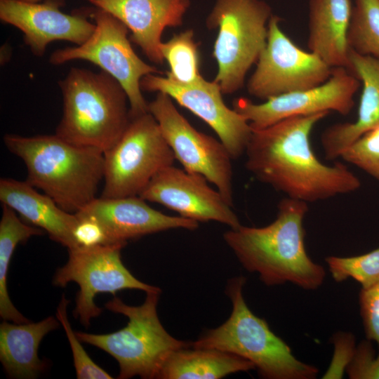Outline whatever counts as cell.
I'll list each match as a JSON object with an SVG mask.
<instances>
[{
  "mask_svg": "<svg viewBox=\"0 0 379 379\" xmlns=\"http://www.w3.org/2000/svg\"><path fill=\"white\" fill-rule=\"evenodd\" d=\"M123 22L131 32L130 40L153 63L162 65L161 36L167 27L183 22L190 0H86Z\"/></svg>",
  "mask_w": 379,
  "mask_h": 379,
  "instance_id": "ac0fdd59",
  "label": "cell"
},
{
  "mask_svg": "<svg viewBox=\"0 0 379 379\" xmlns=\"http://www.w3.org/2000/svg\"><path fill=\"white\" fill-rule=\"evenodd\" d=\"M379 181V127L361 135L340 157Z\"/></svg>",
  "mask_w": 379,
  "mask_h": 379,
  "instance_id": "f1b7e54d",
  "label": "cell"
},
{
  "mask_svg": "<svg viewBox=\"0 0 379 379\" xmlns=\"http://www.w3.org/2000/svg\"><path fill=\"white\" fill-rule=\"evenodd\" d=\"M334 354L322 378H341L356 350L354 336L348 332H338L332 337Z\"/></svg>",
  "mask_w": 379,
  "mask_h": 379,
  "instance_id": "1f68e13d",
  "label": "cell"
},
{
  "mask_svg": "<svg viewBox=\"0 0 379 379\" xmlns=\"http://www.w3.org/2000/svg\"><path fill=\"white\" fill-rule=\"evenodd\" d=\"M73 234L78 246L93 247L112 244L102 226L95 220L77 215Z\"/></svg>",
  "mask_w": 379,
  "mask_h": 379,
  "instance_id": "d6a6232c",
  "label": "cell"
},
{
  "mask_svg": "<svg viewBox=\"0 0 379 379\" xmlns=\"http://www.w3.org/2000/svg\"><path fill=\"white\" fill-rule=\"evenodd\" d=\"M7 149L26 166V181L76 213L97 197L104 178V152L54 135L6 134Z\"/></svg>",
  "mask_w": 379,
  "mask_h": 379,
  "instance_id": "3957f363",
  "label": "cell"
},
{
  "mask_svg": "<svg viewBox=\"0 0 379 379\" xmlns=\"http://www.w3.org/2000/svg\"><path fill=\"white\" fill-rule=\"evenodd\" d=\"M45 232L20 219L9 206L2 204L0 221V316L5 321L22 324L30 321L14 306L7 288V277L12 255L16 246L33 236L43 235Z\"/></svg>",
  "mask_w": 379,
  "mask_h": 379,
  "instance_id": "cb8c5ba5",
  "label": "cell"
},
{
  "mask_svg": "<svg viewBox=\"0 0 379 379\" xmlns=\"http://www.w3.org/2000/svg\"><path fill=\"white\" fill-rule=\"evenodd\" d=\"M174 154L149 112L131 117L117 142L104 152L100 197L139 196L153 177L173 164Z\"/></svg>",
  "mask_w": 379,
  "mask_h": 379,
  "instance_id": "9c48e42d",
  "label": "cell"
},
{
  "mask_svg": "<svg viewBox=\"0 0 379 379\" xmlns=\"http://www.w3.org/2000/svg\"><path fill=\"white\" fill-rule=\"evenodd\" d=\"M147 109L184 170L203 175L233 207L232 158L223 143L193 127L166 93H157Z\"/></svg>",
  "mask_w": 379,
  "mask_h": 379,
  "instance_id": "8fae6325",
  "label": "cell"
},
{
  "mask_svg": "<svg viewBox=\"0 0 379 379\" xmlns=\"http://www.w3.org/2000/svg\"><path fill=\"white\" fill-rule=\"evenodd\" d=\"M332 277L337 282L349 278L366 289L379 282V248L352 257L328 256L325 258Z\"/></svg>",
  "mask_w": 379,
  "mask_h": 379,
  "instance_id": "4316f807",
  "label": "cell"
},
{
  "mask_svg": "<svg viewBox=\"0 0 379 379\" xmlns=\"http://www.w3.org/2000/svg\"><path fill=\"white\" fill-rule=\"evenodd\" d=\"M90 16L95 24L91 36L81 45L55 51L49 58L50 63L60 65L77 60L93 63L122 86L128 98L131 117L147 112L148 102L142 93L140 81L159 71L136 54L128 36L129 29L119 20L98 8Z\"/></svg>",
  "mask_w": 379,
  "mask_h": 379,
  "instance_id": "ba28073f",
  "label": "cell"
},
{
  "mask_svg": "<svg viewBox=\"0 0 379 379\" xmlns=\"http://www.w3.org/2000/svg\"><path fill=\"white\" fill-rule=\"evenodd\" d=\"M0 201L25 222L48 233L53 241L68 250L78 247L73 234L79 221L77 215L62 209L51 197L39 192L26 180L1 178Z\"/></svg>",
  "mask_w": 379,
  "mask_h": 379,
  "instance_id": "ffe728a7",
  "label": "cell"
},
{
  "mask_svg": "<svg viewBox=\"0 0 379 379\" xmlns=\"http://www.w3.org/2000/svg\"><path fill=\"white\" fill-rule=\"evenodd\" d=\"M58 85L63 109L55 134L103 152L114 146L131 119L128 98L119 81L102 70L72 67Z\"/></svg>",
  "mask_w": 379,
  "mask_h": 379,
  "instance_id": "277c9868",
  "label": "cell"
},
{
  "mask_svg": "<svg viewBox=\"0 0 379 379\" xmlns=\"http://www.w3.org/2000/svg\"><path fill=\"white\" fill-rule=\"evenodd\" d=\"M20 1H27V2H39L41 0H20Z\"/></svg>",
  "mask_w": 379,
  "mask_h": 379,
  "instance_id": "836d02e7",
  "label": "cell"
},
{
  "mask_svg": "<svg viewBox=\"0 0 379 379\" xmlns=\"http://www.w3.org/2000/svg\"><path fill=\"white\" fill-rule=\"evenodd\" d=\"M329 113L293 116L253 130L245 151L246 168L287 197L306 203L357 191L360 180L345 164L326 165L312 149L311 133Z\"/></svg>",
  "mask_w": 379,
  "mask_h": 379,
  "instance_id": "6da1fadb",
  "label": "cell"
},
{
  "mask_svg": "<svg viewBox=\"0 0 379 379\" xmlns=\"http://www.w3.org/2000/svg\"><path fill=\"white\" fill-rule=\"evenodd\" d=\"M281 19L272 14L267 43L247 82L248 93L261 100L318 86L333 69L317 55L298 47L283 32Z\"/></svg>",
  "mask_w": 379,
  "mask_h": 379,
  "instance_id": "7c38bea8",
  "label": "cell"
},
{
  "mask_svg": "<svg viewBox=\"0 0 379 379\" xmlns=\"http://www.w3.org/2000/svg\"><path fill=\"white\" fill-rule=\"evenodd\" d=\"M125 246L114 244L69 249L67 262L55 274L53 284L55 286L65 287L72 281L79 285L73 315L86 328L91 320L102 312L94 301L98 293H109L115 296L123 289L161 292L159 288L136 279L124 266L121 251Z\"/></svg>",
  "mask_w": 379,
  "mask_h": 379,
  "instance_id": "30bf717a",
  "label": "cell"
},
{
  "mask_svg": "<svg viewBox=\"0 0 379 379\" xmlns=\"http://www.w3.org/2000/svg\"><path fill=\"white\" fill-rule=\"evenodd\" d=\"M142 91L161 92L189 109L206 123L218 135L232 159L244 154L252 134L249 122L223 101L218 83L203 77L190 84L178 82L156 74L145 76L140 81Z\"/></svg>",
  "mask_w": 379,
  "mask_h": 379,
  "instance_id": "5bb4252c",
  "label": "cell"
},
{
  "mask_svg": "<svg viewBox=\"0 0 379 379\" xmlns=\"http://www.w3.org/2000/svg\"><path fill=\"white\" fill-rule=\"evenodd\" d=\"M272 15L264 0H215L206 25L218 29L213 51L218 65L214 81L222 94L244 86L246 74L266 46Z\"/></svg>",
  "mask_w": 379,
  "mask_h": 379,
  "instance_id": "52a82bcc",
  "label": "cell"
},
{
  "mask_svg": "<svg viewBox=\"0 0 379 379\" xmlns=\"http://www.w3.org/2000/svg\"><path fill=\"white\" fill-rule=\"evenodd\" d=\"M63 3L64 0H0V19L20 29L25 45L41 57L51 42L62 40L81 45L94 32L95 24L85 16L62 12Z\"/></svg>",
  "mask_w": 379,
  "mask_h": 379,
  "instance_id": "2e32d148",
  "label": "cell"
},
{
  "mask_svg": "<svg viewBox=\"0 0 379 379\" xmlns=\"http://www.w3.org/2000/svg\"><path fill=\"white\" fill-rule=\"evenodd\" d=\"M160 51L169 66V71L166 73L169 78L180 83L190 84L202 77L199 70L198 44L192 29H186L167 41H162Z\"/></svg>",
  "mask_w": 379,
  "mask_h": 379,
  "instance_id": "d4e9b609",
  "label": "cell"
},
{
  "mask_svg": "<svg viewBox=\"0 0 379 379\" xmlns=\"http://www.w3.org/2000/svg\"><path fill=\"white\" fill-rule=\"evenodd\" d=\"M347 69L362 83L357 118L326 128L321 144L328 160L340 158L345 149L361 135L379 127V60L349 51Z\"/></svg>",
  "mask_w": 379,
  "mask_h": 379,
  "instance_id": "d6986e66",
  "label": "cell"
},
{
  "mask_svg": "<svg viewBox=\"0 0 379 379\" xmlns=\"http://www.w3.org/2000/svg\"><path fill=\"white\" fill-rule=\"evenodd\" d=\"M253 369H255L253 364L239 356L218 350L189 347L171 354L159 378L218 379Z\"/></svg>",
  "mask_w": 379,
  "mask_h": 379,
  "instance_id": "603a6c76",
  "label": "cell"
},
{
  "mask_svg": "<svg viewBox=\"0 0 379 379\" xmlns=\"http://www.w3.org/2000/svg\"><path fill=\"white\" fill-rule=\"evenodd\" d=\"M347 43L357 53L379 60V0H355Z\"/></svg>",
  "mask_w": 379,
  "mask_h": 379,
  "instance_id": "484cf974",
  "label": "cell"
},
{
  "mask_svg": "<svg viewBox=\"0 0 379 379\" xmlns=\"http://www.w3.org/2000/svg\"><path fill=\"white\" fill-rule=\"evenodd\" d=\"M246 278L230 279L226 293L232 304L228 319L204 333L191 347L213 349L239 356L252 362L259 375L267 379H314L318 369L298 359L290 347L255 316L246 305L243 293Z\"/></svg>",
  "mask_w": 379,
  "mask_h": 379,
  "instance_id": "5b68a950",
  "label": "cell"
},
{
  "mask_svg": "<svg viewBox=\"0 0 379 379\" xmlns=\"http://www.w3.org/2000/svg\"><path fill=\"white\" fill-rule=\"evenodd\" d=\"M50 316L38 322L22 324L4 321L0 325V360L8 375L14 378H35L46 365L38 357L40 343L59 326Z\"/></svg>",
  "mask_w": 379,
  "mask_h": 379,
  "instance_id": "7402d4cb",
  "label": "cell"
},
{
  "mask_svg": "<svg viewBox=\"0 0 379 379\" xmlns=\"http://www.w3.org/2000/svg\"><path fill=\"white\" fill-rule=\"evenodd\" d=\"M346 371L352 379H379V354L375 357L370 342H361L356 347Z\"/></svg>",
  "mask_w": 379,
  "mask_h": 379,
  "instance_id": "4dcf8cb0",
  "label": "cell"
},
{
  "mask_svg": "<svg viewBox=\"0 0 379 379\" xmlns=\"http://www.w3.org/2000/svg\"><path fill=\"white\" fill-rule=\"evenodd\" d=\"M160 293H147L145 302L139 306L126 305L117 296L108 301L106 309L128 319L127 325L117 331L107 334L76 332L81 342L104 350L117 361L119 379L136 375L159 378L172 353L191 347V343L171 336L161 324L157 311Z\"/></svg>",
  "mask_w": 379,
  "mask_h": 379,
  "instance_id": "8992f818",
  "label": "cell"
},
{
  "mask_svg": "<svg viewBox=\"0 0 379 379\" xmlns=\"http://www.w3.org/2000/svg\"><path fill=\"white\" fill-rule=\"evenodd\" d=\"M360 81L347 69L335 67L324 84L281 95L260 104L246 98L233 101V109L249 122L252 130L268 127L284 119L334 111L346 116L354 106Z\"/></svg>",
  "mask_w": 379,
  "mask_h": 379,
  "instance_id": "4fadbf2b",
  "label": "cell"
},
{
  "mask_svg": "<svg viewBox=\"0 0 379 379\" xmlns=\"http://www.w3.org/2000/svg\"><path fill=\"white\" fill-rule=\"evenodd\" d=\"M351 0H310L307 46L332 68L349 67Z\"/></svg>",
  "mask_w": 379,
  "mask_h": 379,
  "instance_id": "44dd1931",
  "label": "cell"
},
{
  "mask_svg": "<svg viewBox=\"0 0 379 379\" xmlns=\"http://www.w3.org/2000/svg\"><path fill=\"white\" fill-rule=\"evenodd\" d=\"M277 208L270 224L262 227L241 225L225 232L223 239L242 266L257 272L267 286L289 282L315 290L323 284L326 272L305 249L303 220L307 203L286 197Z\"/></svg>",
  "mask_w": 379,
  "mask_h": 379,
  "instance_id": "7a4b0ae2",
  "label": "cell"
},
{
  "mask_svg": "<svg viewBox=\"0 0 379 379\" xmlns=\"http://www.w3.org/2000/svg\"><path fill=\"white\" fill-rule=\"evenodd\" d=\"M98 221L112 244H127L130 239L171 229L195 230L197 221L171 216L150 207L139 196L96 197L75 213Z\"/></svg>",
  "mask_w": 379,
  "mask_h": 379,
  "instance_id": "e0dca14e",
  "label": "cell"
},
{
  "mask_svg": "<svg viewBox=\"0 0 379 379\" xmlns=\"http://www.w3.org/2000/svg\"><path fill=\"white\" fill-rule=\"evenodd\" d=\"M69 300L65 295L57 307L56 317L62 326L73 355L74 366L78 379H111L113 378L107 371L96 364L83 348L81 340L77 336L68 321L67 307Z\"/></svg>",
  "mask_w": 379,
  "mask_h": 379,
  "instance_id": "83f0119b",
  "label": "cell"
},
{
  "mask_svg": "<svg viewBox=\"0 0 379 379\" xmlns=\"http://www.w3.org/2000/svg\"><path fill=\"white\" fill-rule=\"evenodd\" d=\"M359 302L366 338L375 341L379 347V282L368 288H361Z\"/></svg>",
  "mask_w": 379,
  "mask_h": 379,
  "instance_id": "f546056e",
  "label": "cell"
},
{
  "mask_svg": "<svg viewBox=\"0 0 379 379\" xmlns=\"http://www.w3.org/2000/svg\"><path fill=\"white\" fill-rule=\"evenodd\" d=\"M203 175L168 166L159 171L139 197L199 222L216 221L231 229L241 225L237 215Z\"/></svg>",
  "mask_w": 379,
  "mask_h": 379,
  "instance_id": "9a60e30c",
  "label": "cell"
}]
</instances>
